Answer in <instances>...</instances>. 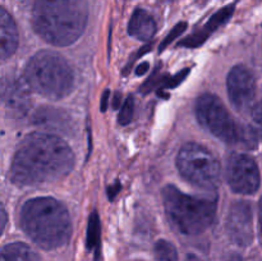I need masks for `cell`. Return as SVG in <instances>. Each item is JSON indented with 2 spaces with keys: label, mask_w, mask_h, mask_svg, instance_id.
<instances>
[{
  "label": "cell",
  "mask_w": 262,
  "mask_h": 261,
  "mask_svg": "<svg viewBox=\"0 0 262 261\" xmlns=\"http://www.w3.org/2000/svg\"><path fill=\"white\" fill-rule=\"evenodd\" d=\"M74 155L68 143L51 133L28 135L18 146L10 166V179L18 186H38L71 173Z\"/></svg>",
  "instance_id": "1"
},
{
  "label": "cell",
  "mask_w": 262,
  "mask_h": 261,
  "mask_svg": "<svg viewBox=\"0 0 262 261\" xmlns=\"http://www.w3.org/2000/svg\"><path fill=\"white\" fill-rule=\"evenodd\" d=\"M89 19L86 0H35L32 25L54 46H68L83 33Z\"/></svg>",
  "instance_id": "2"
},
{
  "label": "cell",
  "mask_w": 262,
  "mask_h": 261,
  "mask_svg": "<svg viewBox=\"0 0 262 261\" xmlns=\"http://www.w3.org/2000/svg\"><path fill=\"white\" fill-rule=\"evenodd\" d=\"M20 225L26 234L45 250L61 247L72 234L68 210L51 197L28 200L20 210Z\"/></svg>",
  "instance_id": "3"
},
{
  "label": "cell",
  "mask_w": 262,
  "mask_h": 261,
  "mask_svg": "<svg viewBox=\"0 0 262 261\" xmlns=\"http://www.w3.org/2000/svg\"><path fill=\"white\" fill-rule=\"evenodd\" d=\"M23 79L30 90L51 100L68 96L74 84L73 72L66 59L48 50L40 51L30 59Z\"/></svg>",
  "instance_id": "4"
},
{
  "label": "cell",
  "mask_w": 262,
  "mask_h": 261,
  "mask_svg": "<svg viewBox=\"0 0 262 261\" xmlns=\"http://www.w3.org/2000/svg\"><path fill=\"white\" fill-rule=\"evenodd\" d=\"M163 201L171 224L182 234H201L216 217V200L189 196L174 186L163 189Z\"/></svg>",
  "instance_id": "5"
},
{
  "label": "cell",
  "mask_w": 262,
  "mask_h": 261,
  "mask_svg": "<svg viewBox=\"0 0 262 261\" xmlns=\"http://www.w3.org/2000/svg\"><path fill=\"white\" fill-rule=\"evenodd\" d=\"M196 117L205 129L228 145L251 146L255 141L252 133L235 122L215 95L205 94L197 99Z\"/></svg>",
  "instance_id": "6"
},
{
  "label": "cell",
  "mask_w": 262,
  "mask_h": 261,
  "mask_svg": "<svg viewBox=\"0 0 262 261\" xmlns=\"http://www.w3.org/2000/svg\"><path fill=\"white\" fill-rule=\"evenodd\" d=\"M179 173L199 188L214 189L219 184L220 164L205 146L188 142L182 146L177 158Z\"/></svg>",
  "instance_id": "7"
},
{
  "label": "cell",
  "mask_w": 262,
  "mask_h": 261,
  "mask_svg": "<svg viewBox=\"0 0 262 261\" xmlns=\"http://www.w3.org/2000/svg\"><path fill=\"white\" fill-rule=\"evenodd\" d=\"M227 179L230 188L237 193H255L260 187L257 164L247 154H233L228 159Z\"/></svg>",
  "instance_id": "8"
},
{
  "label": "cell",
  "mask_w": 262,
  "mask_h": 261,
  "mask_svg": "<svg viewBox=\"0 0 262 261\" xmlns=\"http://www.w3.org/2000/svg\"><path fill=\"white\" fill-rule=\"evenodd\" d=\"M228 94L238 110H248L256 94V79L252 72L243 66H237L228 76Z\"/></svg>",
  "instance_id": "9"
},
{
  "label": "cell",
  "mask_w": 262,
  "mask_h": 261,
  "mask_svg": "<svg viewBox=\"0 0 262 261\" xmlns=\"http://www.w3.org/2000/svg\"><path fill=\"white\" fill-rule=\"evenodd\" d=\"M227 230L235 245L242 247L251 245L253 240V216L252 207L247 201H237L230 206Z\"/></svg>",
  "instance_id": "10"
},
{
  "label": "cell",
  "mask_w": 262,
  "mask_h": 261,
  "mask_svg": "<svg viewBox=\"0 0 262 261\" xmlns=\"http://www.w3.org/2000/svg\"><path fill=\"white\" fill-rule=\"evenodd\" d=\"M0 100L10 109L23 112L30 105V87L23 78L0 79Z\"/></svg>",
  "instance_id": "11"
},
{
  "label": "cell",
  "mask_w": 262,
  "mask_h": 261,
  "mask_svg": "<svg viewBox=\"0 0 262 261\" xmlns=\"http://www.w3.org/2000/svg\"><path fill=\"white\" fill-rule=\"evenodd\" d=\"M234 4H230L222 8L220 10H217V12L207 20V23L204 26V28H201L200 31L194 32L193 35L184 38L181 42V45L186 46V48H199L200 45H202V44L209 38V36L211 35L212 32H215L220 26H223L225 22L229 20V18L232 17L233 13H234Z\"/></svg>",
  "instance_id": "12"
},
{
  "label": "cell",
  "mask_w": 262,
  "mask_h": 261,
  "mask_svg": "<svg viewBox=\"0 0 262 261\" xmlns=\"http://www.w3.org/2000/svg\"><path fill=\"white\" fill-rule=\"evenodd\" d=\"M18 46V28L12 15L0 5V59H8Z\"/></svg>",
  "instance_id": "13"
},
{
  "label": "cell",
  "mask_w": 262,
  "mask_h": 261,
  "mask_svg": "<svg viewBox=\"0 0 262 261\" xmlns=\"http://www.w3.org/2000/svg\"><path fill=\"white\" fill-rule=\"evenodd\" d=\"M130 36L141 41H148L156 32V23L154 18L143 9H136L128 25Z\"/></svg>",
  "instance_id": "14"
},
{
  "label": "cell",
  "mask_w": 262,
  "mask_h": 261,
  "mask_svg": "<svg viewBox=\"0 0 262 261\" xmlns=\"http://www.w3.org/2000/svg\"><path fill=\"white\" fill-rule=\"evenodd\" d=\"M0 261H40V258L30 246L14 242L0 251Z\"/></svg>",
  "instance_id": "15"
},
{
  "label": "cell",
  "mask_w": 262,
  "mask_h": 261,
  "mask_svg": "<svg viewBox=\"0 0 262 261\" xmlns=\"http://www.w3.org/2000/svg\"><path fill=\"white\" fill-rule=\"evenodd\" d=\"M36 124L42 127L55 128V129H68L71 128L69 117L63 112H56L55 109H42L36 113Z\"/></svg>",
  "instance_id": "16"
},
{
  "label": "cell",
  "mask_w": 262,
  "mask_h": 261,
  "mask_svg": "<svg viewBox=\"0 0 262 261\" xmlns=\"http://www.w3.org/2000/svg\"><path fill=\"white\" fill-rule=\"evenodd\" d=\"M156 261H178L176 247L168 241H159L155 245Z\"/></svg>",
  "instance_id": "17"
},
{
  "label": "cell",
  "mask_w": 262,
  "mask_h": 261,
  "mask_svg": "<svg viewBox=\"0 0 262 261\" xmlns=\"http://www.w3.org/2000/svg\"><path fill=\"white\" fill-rule=\"evenodd\" d=\"M100 243V219L96 211H94L89 220V229H87V247H99Z\"/></svg>",
  "instance_id": "18"
},
{
  "label": "cell",
  "mask_w": 262,
  "mask_h": 261,
  "mask_svg": "<svg viewBox=\"0 0 262 261\" xmlns=\"http://www.w3.org/2000/svg\"><path fill=\"white\" fill-rule=\"evenodd\" d=\"M133 114H135V99L132 96L128 97L127 100L124 101L123 106L120 107V113H119V123L122 125H127L128 123H130L132 120Z\"/></svg>",
  "instance_id": "19"
},
{
  "label": "cell",
  "mask_w": 262,
  "mask_h": 261,
  "mask_svg": "<svg viewBox=\"0 0 262 261\" xmlns=\"http://www.w3.org/2000/svg\"><path fill=\"white\" fill-rule=\"evenodd\" d=\"M186 28H187V23L186 22H179L178 25L176 26V27L171 28L170 32L168 33V36H166V37L164 38L163 42H161L160 51H163L164 49L168 48V46L170 45V44L173 42V41L176 40V38H178L179 36H181L182 33L184 32V31H186Z\"/></svg>",
  "instance_id": "20"
},
{
  "label": "cell",
  "mask_w": 262,
  "mask_h": 261,
  "mask_svg": "<svg viewBox=\"0 0 262 261\" xmlns=\"http://www.w3.org/2000/svg\"><path fill=\"white\" fill-rule=\"evenodd\" d=\"M188 73H189V69H183L182 72H179L178 74H176V76L171 77V78L169 79L168 83H166V87H169V89H174V87H177L179 83H182V82L184 81V78L188 76Z\"/></svg>",
  "instance_id": "21"
},
{
  "label": "cell",
  "mask_w": 262,
  "mask_h": 261,
  "mask_svg": "<svg viewBox=\"0 0 262 261\" xmlns=\"http://www.w3.org/2000/svg\"><path fill=\"white\" fill-rule=\"evenodd\" d=\"M253 119H255L256 125H257L258 135L262 137V99L253 110Z\"/></svg>",
  "instance_id": "22"
},
{
  "label": "cell",
  "mask_w": 262,
  "mask_h": 261,
  "mask_svg": "<svg viewBox=\"0 0 262 261\" xmlns=\"http://www.w3.org/2000/svg\"><path fill=\"white\" fill-rule=\"evenodd\" d=\"M5 223H7V215H5L4 209L0 206V234H2L3 230H4Z\"/></svg>",
  "instance_id": "23"
},
{
  "label": "cell",
  "mask_w": 262,
  "mask_h": 261,
  "mask_svg": "<svg viewBox=\"0 0 262 261\" xmlns=\"http://www.w3.org/2000/svg\"><path fill=\"white\" fill-rule=\"evenodd\" d=\"M109 96H110V91H105L104 95H102V100H101V110H102V112H105V110L107 109Z\"/></svg>",
  "instance_id": "24"
},
{
  "label": "cell",
  "mask_w": 262,
  "mask_h": 261,
  "mask_svg": "<svg viewBox=\"0 0 262 261\" xmlns=\"http://www.w3.org/2000/svg\"><path fill=\"white\" fill-rule=\"evenodd\" d=\"M147 68H148V63H143L142 66L138 67L137 74H143V73H145L146 71H147Z\"/></svg>",
  "instance_id": "25"
},
{
  "label": "cell",
  "mask_w": 262,
  "mask_h": 261,
  "mask_svg": "<svg viewBox=\"0 0 262 261\" xmlns=\"http://www.w3.org/2000/svg\"><path fill=\"white\" fill-rule=\"evenodd\" d=\"M186 261H201V258H200L199 256H196V255H192V253H189V255L187 256Z\"/></svg>",
  "instance_id": "26"
},
{
  "label": "cell",
  "mask_w": 262,
  "mask_h": 261,
  "mask_svg": "<svg viewBox=\"0 0 262 261\" xmlns=\"http://www.w3.org/2000/svg\"><path fill=\"white\" fill-rule=\"evenodd\" d=\"M225 261H243V260H242V257H241V256H238V255H230L229 257H228Z\"/></svg>",
  "instance_id": "27"
},
{
  "label": "cell",
  "mask_w": 262,
  "mask_h": 261,
  "mask_svg": "<svg viewBox=\"0 0 262 261\" xmlns=\"http://www.w3.org/2000/svg\"><path fill=\"white\" fill-rule=\"evenodd\" d=\"M260 228H261V235H262V199L260 202Z\"/></svg>",
  "instance_id": "28"
},
{
  "label": "cell",
  "mask_w": 262,
  "mask_h": 261,
  "mask_svg": "<svg viewBox=\"0 0 262 261\" xmlns=\"http://www.w3.org/2000/svg\"><path fill=\"white\" fill-rule=\"evenodd\" d=\"M95 261H99V248H97V252H96V258H95Z\"/></svg>",
  "instance_id": "29"
}]
</instances>
